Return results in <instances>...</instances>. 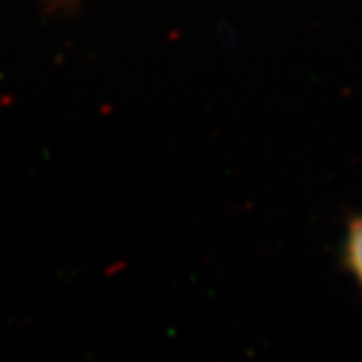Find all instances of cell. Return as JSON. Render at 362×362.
I'll return each mask as SVG.
<instances>
[{"label": "cell", "mask_w": 362, "mask_h": 362, "mask_svg": "<svg viewBox=\"0 0 362 362\" xmlns=\"http://www.w3.org/2000/svg\"><path fill=\"white\" fill-rule=\"evenodd\" d=\"M342 258L346 268L352 272L354 280L362 286V216H356L349 223L342 246Z\"/></svg>", "instance_id": "1"}]
</instances>
